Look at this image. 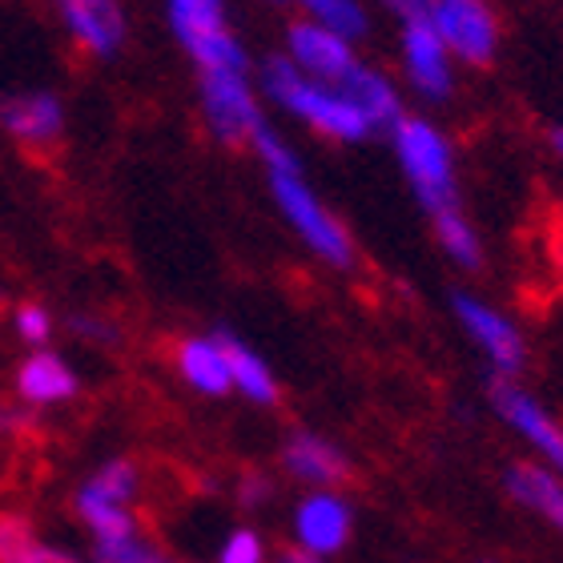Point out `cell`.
<instances>
[{
	"label": "cell",
	"instance_id": "f546056e",
	"mask_svg": "<svg viewBox=\"0 0 563 563\" xmlns=\"http://www.w3.org/2000/svg\"><path fill=\"white\" fill-rule=\"evenodd\" d=\"M69 330L77 334V339H85V342H101V346H113V342H118V327H109V322H101L97 314H73V318H69Z\"/></svg>",
	"mask_w": 563,
	"mask_h": 563
},
{
	"label": "cell",
	"instance_id": "4fadbf2b",
	"mask_svg": "<svg viewBox=\"0 0 563 563\" xmlns=\"http://www.w3.org/2000/svg\"><path fill=\"white\" fill-rule=\"evenodd\" d=\"M0 130L29 150H48L65 133V106L53 93H16L0 101Z\"/></svg>",
	"mask_w": 563,
	"mask_h": 563
},
{
	"label": "cell",
	"instance_id": "d6986e66",
	"mask_svg": "<svg viewBox=\"0 0 563 563\" xmlns=\"http://www.w3.org/2000/svg\"><path fill=\"white\" fill-rule=\"evenodd\" d=\"M342 97H351L354 106L363 109L366 118L378 125H395V121L402 118V101H399V89L390 85L387 73L378 69H366V65H358V69L351 73V81L339 89Z\"/></svg>",
	"mask_w": 563,
	"mask_h": 563
},
{
	"label": "cell",
	"instance_id": "3957f363",
	"mask_svg": "<svg viewBox=\"0 0 563 563\" xmlns=\"http://www.w3.org/2000/svg\"><path fill=\"white\" fill-rule=\"evenodd\" d=\"M271 189L278 210L286 213V222L294 225V234L302 238L306 246L314 250L318 258L346 271L354 262V242L339 225V218L314 198V189L302 181V169H274Z\"/></svg>",
	"mask_w": 563,
	"mask_h": 563
},
{
	"label": "cell",
	"instance_id": "ffe728a7",
	"mask_svg": "<svg viewBox=\"0 0 563 563\" xmlns=\"http://www.w3.org/2000/svg\"><path fill=\"white\" fill-rule=\"evenodd\" d=\"M73 507H77V516L85 519V528L93 531V543H113V540L137 536V516H133L130 507L106 504V499H93V495H85V492H77Z\"/></svg>",
	"mask_w": 563,
	"mask_h": 563
},
{
	"label": "cell",
	"instance_id": "5b68a950",
	"mask_svg": "<svg viewBox=\"0 0 563 563\" xmlns=\"http://www.w3.org/2000/svg\"><path fill=\"white\" fill-rule=\"evenodd\" d=\"M422 16L443 36L451 57L467 60V65H487L495 57L499 21L487 0H427Z\"/></svg>",
	"mask_w": 563,
	"mask_h": 563
},
{
	"label": "cell",
	"instance_id": "44dd1931",
	"mask_svg": "<svg viewBox=\"0 0 563 563\" xmlns=\"http://www.w3.org/2000/svg\"><path fill=\"white\" fill-rule=\"evenodd\" d=\"M137 467H133V459H109L101 467L81 483L85 495H93V499H106V504H121L130 507L133 495H137Z\"/></svg>",
	"mask_w": 563,
	"mask_h": 563
},
{
	"label": "cell",
	"instance_id": "1f68e13d",
	"mask_svg": "<svg viewBox=\"0 0 563 563\" xmlns=\"http://www.w3.org/2000/svg\"><path fill=\"white\" fill-rule=\"evenodd\" d=\"M33 563H81L73 552H65V548H48V543H41V552H36Z\"/></svg>",
	"mask_w": 563,
	"mask_h": 563
},
{
	"label": "cell",
	"instance_id": "ba28073f",
	"mask_svg": "<svg viewBox=\"0 0 563 563\" xmlns=\"http://www.w3.org/2000/svg\"><path fill=\"white\" fill-rule=\"evenodd\" d=\"M451 306H455V318L463 322V330H467L471 339H475V346L487 354V363L495 366V375L516 378L519 371H523V363H528V346L519 339V330L511 327L495 306L479 302V298H471V294H455Z\"/></svg>",
	"mask_w": 563,
	"mask_h": 563
},
{
	"label": "cell",
	"instance_id": "d4e9b609",
	"mask_svg": "<svg viewBox=\"0 0 563 563\" xmlns=\"http://www.w3.org/2000/svg\"><path fill=\"white\" fill-rule=\"evenodd\" d=\"M93 563H181L177 555H169L165 548H157L145 536H130V540L113 543H93Z\"/></svg>",
	"mask_w": 563,
	"mask_h": 563
},
{
	"label": "cell",
	"instance_id": "484cf974",
	"mask_svg": "<svg viewBox=\"0 0 563 563\" xmlns=\"http://www.w3.org/2000/svg\"><path fill=\"white\" fill-rule=\"evenodd\" d=\"M12 327L29 346H45L48 334H53V318H48V310L41 302H21L12 310Z\"/></svg>",
	"mask_w": 563,
	"mask_h": 563
},
{
	"label": "cell",
	"instance_id": "7a4b0ae2",
	"mask_svg": "<svg viewBox=\"0 0 563 563\" xmlns=\"http://www.w3.org/2000/svg\"><path fill=\"white\" fill-rule=\"evenodd\" d=\"M390 137H395V157H399L402 174L411 181L415 198L427 206V213H443L459 210L455 201V157H451V145L431 121L407 118L402 113L395 125H390Z\"/></svg>",
	"mask_w": 563,
	"mask_h": 563
},
{
	"label": "cell",
	"instance_id": "30bf717a",
	"mask_svg": "<svg viewBox=\"0 0 563 563\" xmlns=\"http://www.w3.org/2000/svg\"><path fill=\"white\" fill-rule=\"evenodd\" d=\"M492 407L499 411V419H504L507 427H516V431L540 451V459H548V467L563 475V427L543 411L540 402L531 399L528 390H519L511 378H495Z\"/></svg>",
	"mask_w": 563,
	"mask_h": 563
},
{
	"label": "cell",
	"instance_id": "8992f818",
	"mask_svg": "<svg viewBox=\"0 0 563 563\" xmlns=\"http://www.w3.org/2000/svg\"><path fill=\"white\" fill-rule=\"evenodd\" d=\"M201 81V109L218 141L225 145H246L254 133L266 125L258 109V97L250 93V77L238 69H218V73H198Z\"/></svg>",
	"mask_w": 563,
	"mask_h": 563
},
{
	"label": "cell",
	"instance_id": "8fae6325",
	"mask_svg": "<svg viewBox=\"0 0 563 563\" xmlns=\"http://www.w3.org/2000/svg\"><path fill=\"white\" fill-rule=\"evenodd\" d=\"M402 65H407V77L419 89L422 97L431 101H443L451 93V53H446L443 36L434 33L427 16H415L402 29Z\"/></svg>",
	"mask_w": 563,
	"mask_h": 563
},
{
	"label": "cell",
	"instance_id": "6da1fadb",
	"mask_svg": "<svg viewBox=\"0 0 563 563\" xmlns=\"http://www.w3.org/2000/svg\"><path fill=\"white\" fill-rule=\"evenodd\" d=\"M262 89L282 109H290L294 118L310 121L318 133H327L334 141H363L375 133V121L366 118L351 97H342L330 85L310 81L290 57H266V65H262Z\"/></svg>",
	"mask_w": 563,
	"mask_h": 563
},
{
	"label": "cell",
	"instance_id": "5bb4252c",
	"mask_svg": "<svg viewBox=\"0 0 563 563\" xmlns=\"http://www.w3.org/2000/svg\"><path fill=\"white\" fill-rule=\"evenodd\" d=\"M69 36L93 57H113L125 45V12L118 0H57Z\"/></svg>",
	"mask_w": 563,
	"mask_h": 563
},
{
	"label": "cell",
	"instance_id": "7c38bea8",
	"mask_svg": "<svg viewBox=\"0 0 563 563\" xmlns=\"http://www.w3.org/2000/svg\"><path fill=\"white\" fill-rule=\"evenodd\" d=\"M282 467L290 471L298 483L314 487V492H334V487H342V483L351 479V459L314 431H294L286 439V446H282Z\"/></svg>",
	"mask_w": 563,
	"mask_h": 563
},
{
	"label": "cell",
	"instance_id": "603a6c76",
	"mask_svg": "<svg viewBox=\"0 0 563 563\" xmlns=\"http://www.w3.org/2000/svg\"><path fill=\"white\" fill-rule=\"evenodd\" d=\"M294 4H302L310 12V21L327 24V29H334L346 41L366 33V12L358 0H294Z\"/></svg>",
	"mask_w": 563,
	"mask_h": 563
},
{
	"label": "cell",
	"instance_id": "f1b7e54d",
	"mask_svg": "<svg viewBox=\"0 0 563 563\" xmlns=\"http://www.w3.org/2000/svg\"><path fill=\"white\" fill-rule=\"evenodd\" d=\"M274 499V479L271 475H262V471H246L242 479H238V504L246 507V511H258Z\"/></svg>",
	"mask_w": 563,
	"mask_h": 563
},
{
	"label": "cell",
	"instance_id": "9c48e42d",
	"mask_svg": "<svg viewBox=\"0 0 563 563\" xmlns=\"http://www.w3.org/2000/svg\"><path fill=\"white\" fill-rule=\"evenodd\" d=\"M354 511L351 504L334 492H310L302 504L294 507V548L327 560L339 555L351 543Z\"/></svg>",
	"mask_w": 563,
	"mask_h": 563
},
{
	"label": "cell",
	"instance_id": "9a60e30c",
	"mask_svg": "<svg viewBox=\"0 0 563 563\" xmlns=\"http://www.w3.org/2000/svg\"><path fill=\"white\" fill-rule=\"evenodd\" d=\"M77 390H81V378L73 375V366L53 351H36L16 366V395L33 407L69 402Z\"/></svg>",
	"mask_w": 563,
	"mask_h": 563
},
{
	"label": "cell",
	"instance_id": "277c9868",
	"mask_svg": "<svg viewBox=\"0 0 563 563\" xmlns=\"http://www.w3.org/2000/svg\"><path fill=\"white\" fill-rule=\"evenodd\" d=\"M169 24L198 73H246V48L225 24V0H169Z\"/></svg>",
	"mask_w": 563,
	"mask_h": 563
},
{
	"label": "cell",
	"instance_id": "7402d4cb",
	"mask_svg": "<svg viewBox=\"0 0 563 563\" xmlns=\"http://www.w3.org/2000/svg\"><path fill=\"white\" fill-rule=\"evenodd\" d=\"M431 222H434L439 242H443V250L451 254V262H459L463 271H479L483 246H479V238H475L467 218H463L459 210H443V213H431Z\"/></svg>",
	"mask_w": 563,
	"mask_h": 563
},
{
	"label": "cell",
	"instance_id": "83f0119b",
	"mask_svg": "<svg viewBox=\"0 0 563 563\" xmlns=\"http://www.w3.org/2000/svg\"><path fill=\"white\" fill-rule=\"evenodd\" d=\"M250 145H254V153L266 162V169H271V174H274V169H298V157H294V150L271 130V125H262Z\"/></svg>",
	"mask_w": 563,
	"mask_h": 563
},
{
	"label": "cell",
	"instance_id": "cb8c5ba5",
	"mask_svg": "<svg viewBox=\"0 0 563 563\" xmlns=\"http://www.w3.org/2000/svg\"><path fill=\"white\" fill-rule=\"evenodd\" d=\"M41 552L33 523L16 511H0V563H33Z\"/></svg>",
	"mask_w": 563,
	"mask_h": 563
},
{
	"label": "cell",
	"instance_id": "d6a6232c",
	"mask_svg": "<svg viewBox=\"0 0 563 563\" xmlns=\"http://www.w3.org/2000/svg\"><path fill=\"white\" fill-rule=\"evenodd\" d=\"M274 563H327V560H318V555L302 552V548H286V552H282Z\"/></svg>",
	"mask_w": 563,
	"mask_h": 563
},
{
	"label": "cell",
	"instance_id": "ac0fdd59",
	"mask_svg": "<svg viewBox=\"0 0 563 563\" xmlns=\"http://www.w3.org/2000/svg\"><path fill=\"white\" fill-rule=\"evenodd\" d=\"M213 339L222 342L225 363H230V378H234V390H242L250 402H262V407H274L278 402V383H274L271 366L262 363L258 354L250 351L246 342L234 339L230 330H218Z\"/></svg>",
	"mask_w": 563,
	"mask_h": 563
},
{
	"label": "cell",
	"instance_id": "e575fe53",
	"mask_svg": "<svg viewBox=\"0 0 563 563\" xmlns=\"http://www.w3.org/2000/svg\"><path fill=\"white\" fill-rule=\"evenodd\" d=\"M4 443H9V434H4V431H0V446H4Z\"/></svg>",
	"mask_w": 563,
	"mask_h": 563
},
{
	"label": "cell",
	"instance_id": "e0dca14e",
	"mask_svg": "<svg viewBox=\"0 0 563 563\" xmlns=\"http://www.w3.org/2000/svg\"><path fill=\"white\" fill-rule=\"evenodd\" d=\"M177 375L186 378L198 395H210V399H222L234 390V378H230V363H225L222 342L213 339H181L177 342Z\"/></svg>",
	"mask_w": 563,
	"mask_h": 563
},
{
	"label": "cell",
	"instance_id": "4316f807",
	"mask_svg": "<svg viewBox=\"0 0 563 563\" xmlns=\"http://www.w3.org/2000/svg\"><path fill=\"white\" fill-rule=\"evenodd\" d=\"M218 563H266V543L254 528H238L225 536Z\"/></svg>",
	"mask_w": 563,
	"mask_h": 563
},
{
	"label": "cell",
	"instance_id": "4dcf8cb0",
	"mask_svg": "<svg viewBox=\"0 0 563 563\" xmlns=\"http://www.w3.org/2000/svg\"><path fill=\"white\" fill-rule=\"evenodd\" d=\"M390 12H399L402 21H415V16H422L427 12V0H383Z\"/></svg>",
	"mask_w": 563,
	"mask_h": 563
},
{
	"label": "cell",
	"instance_id": "52a82bcc",
	"mask_svg": "<svg viewBox=\"0 0 563 563\" xmlns=\"http://www.w3.org/2000/svg\"><path fill=\"white\" fill-rule=\"evenodd\" d=\"M286 57L298 65V69L318 85H330V89H342L351 81V73L363 65L354 57V48L346 36H339L334 29L318 21H294L290 33H286Z\"/></svg>",
	"mask_w": 563,
	"mask_h": 563
},
{
	"label": "cell",
	"instance_id": "2e32d148",
	"mask_svg": "<svg viewBox=\"0 0 563 563\" xmlns=\"http://www.w3.org/2000/svg\"><path fill=\"white\" fill-rule=\"evenodd\" d=\"M507 495L523 504L528 511L543 516L555 531H563V479L560 471L540 467V463H511L504 475Z\"/></svg>",
	"mask_w": 563,
	"mask_h": 563
},
{
	"label": "cell",
	"instance_id": "836d02e7",
	"mask_svg": "<svg viewBox=\"0 0 563 563\" xmlns=\"http://www.w3.org/2000/svg\"><path fill=\"white\" fill-rule=\"evenodd\" d=\"M552 150L560 153V162H563V125H555L552 130Z\"/></svg>",
	"mask_w": 563,
	"mask_h": 563
}]
</instances>
